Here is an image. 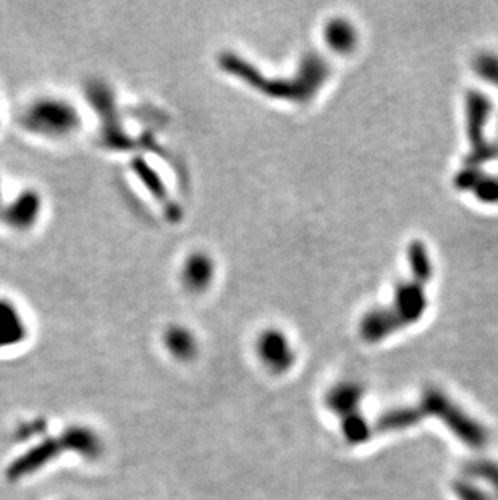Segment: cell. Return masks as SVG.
<instances>
[{
    "mask_svg": "<svg viewBox=\"0 0 498 500\" xmlns=\"http://www.w3.org/2000/svg\"><path fill=\"white\" fill-rule=\"evenodd\" d=\"M62 452H73L86 460H96L103 453V442L95 431L85 426H73L56 439H44L28 452L21 455L7 470L10 481H19L27 476L48 466L49 463L58 458Z\"/></svg>",
    "mask_w": 498,
    "mask_h": 500,
    "instance_id": "obj_2",
    "label": "cell"
},
{
    "mask_svg": "<svg viewBox=\"0 0 498 500\" xmlns=\"http://www.w3.org/2000/svg\"><path fill=\"white\" fill-rule=\"evenodd\" d=\"M324 41L326 44L337 54H349L357 46L356 28L349 19H333L324 28Z\"/></svg>",
    "mask_w": 498,
    "mask_h": 500,
    "instance_id": "obj_10",
    "label": "cell"
},
{
    "mask_svg": "<svg viewBox=\"0 0 498 500\" xmlns=\"http://www.w3.org/2000/svg\"><path fill=\"white\" fill-rule=\"evenodd\" d=\"M464 111H466V132L471 146L470 152L464 159V165L479 169L480 165L498 159L497 142H490L486 138V125L489 122L492 103L487 96L482 95L476 89H471L466 93Z\"/></svg>",
    "mask_w": 498,
    "mask_h": 500,
    "instance_id": "obj_3",
    "label": "cell"
},
{
    "mask_svg": "<svg viewBox=\"0 0 498 500\" xmlns=\"http://www.w3.org/2000/svg\"><path fill=\"white\" fill-rule=\"evenodd\" d=\"M468 473L471 476L482 478L484 481L490 484L494 488V491L498 497V465L492 462H476L471 463Z\"/></svg>",
    "mask_w": 498,
    "mask_h": 500,
    "instance_id": "obj_17",
    "label": "cell"
},
{
    "mask_svg": "<svg viewBox=\"0 0 498 500\" xmlns=\"http://www.w3.org/2000/svg\"><path fill=\"white\" fill-rule=\"evenodd\" d=\"M410 277L396 283L388 306L364 314L359 324L361 337L369 343L382 342L392 334L421 321L427 310V283L433 281V263L423 242L414 240L408 248Z\"/></svg>",
    "mask_w": 498,
    "mask_h": 500,
    "instance_id": "obj_1",
    "label": "cell"
},
{
    "mask_svg": "<svg viewBox=\"0 0 498 500\" xmlns=\"http://www.w3.org/2000/svg\"><path fill=\"white\" fill-rule=\"evenodd\" d=\"M364 390L356 382H341L330 390L326 398V405L333 413L345 419L359 413V404Z\"/></svg>",
    "mask_w": 498,
    "mask_h": 500,
    "instance_id": "obj_9",
    "label": "cell"
},
{
    "mask_svg": "<svg viewBox=\"0 0 498 500\" xmlns=\"http://www.w3.org/2000/svg\"><path fill=\"white\" fill-rule=\"evenodd\" d=\"M216 265L204 253L189 255L181 267V282L191 292H203L214 281Z\"/></svg>",
    "mask_w": 498,
    "mask_h": 500,
    "instance_id": "obj_8",
    "label": "cell"
},
{
    "mask_svg": "<svg viewBox=\"0 0 498 500\" xmlns=\"http://www.w3.org/2000/svg\"><path fill=\"white\" fill-rule=\"evenodd\" d=\"M38 199L33 195H25L19 201L13 203L11 206V222L15 226H28L29 222H33V219L38 214Z\"/></svg>",
    "mask_w": 498,
    "mask_h": 500,
    "instance_id": "obj_14",
    "label": "cell"
},
{
    "mask_svg": "<svg viewBox=\"0 0 498 500\" xmlns=\"http://www.w3.org/2000/svg\"><path fill=\"white\" fill-rule=\"evenodd\" d=\"M164 343L175 358L191 359L198 353V340L193 332L181 326L169 327L164 334Z\"/></svg>",
    "mask_w": 498,
    "mask_h": 500,
    "instance_id": "obj_12",
    "label": "cell"
},
{
    "mask_svg": "<svg viewBox=\"0 0 498 500\" xmlns=\"http://www.w3.org/2000/svg\"><path fill=\"white\" fill-rule=\"evenodd\" d=\"M423 412L421 408H398L392 410L386 415L380 416L377 429L382 433H390V431H402L408 429L411 426L418 425L423 419Z\"/></svg>",
    "mask_w": 498,
    "mask_h": 500,
    "instance_id": "obj_13",
    "label": "cell"
},
{
    "mask_svg": "<svg viewBox=\"0 0 498 500\" xmlns=\"http://www.w3.org/2000/svg\"><path fill=\"white\" fill-rule=\"evenodd\" d=\"M29 125L38 132L62 136L73 132L78 125V115L72 105L62 101H44L34 105L28 113Z\"/></svg>",
    "mask_w": 498,
    "mask_h": 500,
    "instance_id": "obj_5",
    "label": "cell"
},
{
    "mask_svg": "<svg viewBox=\"0 0 498 500\" xmlns=\"http://www.w3.org/2000/svg\"><path fill=\"white\" fill-rule=\"evenodd\" d=\"M453 185L458 191H468L484 204H498V177L478 167H466L456 172Z\"/></svg>",
    "mask_w": 498,
    "mask_h": 500,
    "instance_id": "obj_7",
    "label": "cell"
},
{
    "mask_svg": "<svg viewBox=\"0 0 498 500\" xmlns=\"http://www.w3.org/2000/svg\"><path fill=\"white\" fill-rule=\"evenodd\" d=\"M421 412L424 416L433 415L442 419L451 433L470 447H482L487 442L484 427L455 405L439 388H431L424 392Z\"/></svg>",
    "mask_w": 498,
    "mask_h": 500,
    "instance_id": "obj_4",
    "label": "cell"
},
{
    "mask_svg": "<svg viewBox=\"0 0 498 500\" xmlns=\"http://www.w3.org/2000/svg\"><path fill=\"white\" fill-rule=\"evenodd\" d=\"M455 494L460 500H489V497L468 481H458L455 484Z\"/></svg>",
    "mask_w": 498,
    "mask_h": 500,
    "instance_id": "obj_18",
    "label": "cell"
},
{
    "mask_svg": "<svg viewBox=\"0 0 498 500\" xmlns=\"http://www.w3.org/2000/svg\"><path fill=\"white\" fill-rule=\"evenodd\" d=\"M256 353L264 366L277 374L288 371L295 363V351L290 339L279 329H267L257 337Z\"/></svg>",
    "mask_w": 498,
    "mask_h": 500,
    "instance_id": "obj_6",
    "label": "cell"
},
{
    "mask_svg": "<svg viewBox=\"0 0 498 500\" xmlns=\"http://www.w3.org/2000/svg\"><path fill=\"white\" fill-rule=\"evenodd\" d=\"M341 429L349 444H363L371 435V427L361 413L341 419Z\"/></svg>",
    "mask_w": 498,
    "mask_h": 500,
    "instance_id": "obj_15",
    "label": "cell"
},
{
    "mask_svg": "<svg viewBox=\"0 0 498 500\" xmlns=\"http://www.w3.org/2000/svg\"><path fill=\"white\" fill-rule=\"evenodd\" d=\"M472 68L476 75L486 83L498 88V56L492 52H482L479 56L474 57Z\"/></svg>",
    "mask_w": 498,
    "mask_h": 500,
    "instance_id": "obj_16",
    "label": "cell"
},
{
    "mask_svg": "<svg viewBox=\"0 0 498 500\" xmlns=\"http://www.w3.org/2000/svg\"><path fill=\"white\" fill-rule=\"evenodd\" d=\"M25 322L10 303L0 302V349L19 345L25 339Z\"/></svg>",
    "mask_w": 498,
    "mask_h": 500,
    "instance_id": "obj_11",
    "label": "cell"
}]
</instances>
